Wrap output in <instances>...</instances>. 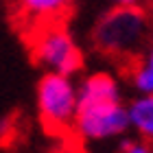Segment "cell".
Segmentation results:
<instances>
[{"instance_id":"6da1fadb","label":"cell","mask_w":153,"mask_h":153,"mask_svg":"<svg viewBox=\"0 0 153 153\" xmlns=\"http://www.w3.org/2000/svg\"><path fill=\"white\" fill-rule=\"evenodd\" d=\"M149 11L140 4H116L107 9L90 29L88 42L99 57L116 66L129 55L142 53L151 44Z\"/></svg>"},{"instance_id":"7a4b0ae2","label":"cell","mask_w":153,"mask_h":153,"mask_svg":"<svg viewBox=\"0 0 153 153\" xmlns=\"http://www.w3.org/2000/svg\"><path fill=\"white\" fill-rule=\"evenodd\" d=\"M74 125L83 136L90 138H105L112 134H120L129 125V114L114 103V105H101L88 112L74 114Z\"/></svg>"},{"instance_id":"3957f363","label":"cell","mask_w":153,"mask_h":153,"mask_svg":"<svg viewBox=\"0 0 153 153\" xmlns=\"http://www.w3.org/2000/svg\"><path fill=\"white\" fill-rule=\"evenodd\" d=\"M118 103V94H116V83L107 72H96L92 76H88L85 83L81 88V96L76 101L74 114L79 112H88V109L101 107V105H114Z\"/></svg>"},{"instance_id":"277c9868","label":"cell","mask_w":153,"mask_h":153,"mask_svg":"<svg viewBox=\"0 0 153 153\" xmlns=\"http://www.w3.org/2000/svg\"><path fill=\"white\" fill-rule=\"evenodd\" d=\"M31 136V120L24 109H11L0 118V151H18Z\"/></svg>"},{"instance_id":"5b68a950","label":"cell","mask_w":153,"mask_h":153,"mask_svg":"<svg viewBox=\"0 0 153 153\" xmlns=\"http://www.w3.org/2000/svg\"><path fill=\"white\" fill-rule=\"evenodd\" d=\"M131 120L140 129L142 138H151L153 140V94L142 101H136L131 105Z\"/></svg>"},{"instance_id":"8992f818","label":"cell","mask_w":153,"mask_h":153,"mask_svg":"<svg viewBox=\"0 0 153 153\" xmlns=\"http://www.w3.org/2000/svg\"><path fill=\"white\" fill-rule=\"evenodd\" d=\"M26 7L35 11H44V9H51V7H57V4H64V2H70V0H22Z\"/></svg>"},{"instance_id":"52a82bcc","label":"cell","mask_w":153,"mask_h":153,"mask_svg":"<svg viewBox=\"0 0 153 153\" xmlns=\"http://www.w3.org/2000/svg\"><path fill=\"white\" fill-rule=\"evenodd\" d=\"M134 83H136L138 88L147 90V92H153V70H142V72L134 79Z\"/></svg>"},{"instance_id":"ba28073f","label":"cell","mask_w":153,"mask_h":153,"mask_svg":"<svg viewBox=\"0 0 153 153\" xmlns=\"http://www.w3.org/2000/svg\"><path fill=\"white\" fill-rule=\"evenodd\" d=\"M116 153H149V149L142 142H134V140H125Z\"/></svg>"},{"instance_id":"9c48e42d","label":"cell","mask_w":153,"mask_h":153,"mask_svg":"<svg viewBox=\"0 0 153 153\" xmlns=\"http://www.w3.org/2000/svg\"><path fill=\"white\" fill-rule=\"evenodd\" d=\"M142 144L149 149V153H153V140H151V138H142Z\"/></svg>"},{"instance_id":"30bf717a","label":"cell","mask_w":153,"mask_h":153,"mask_svg":"<svg viewBox=\"0 0 153 153\" xmlns=\"http://www.w3.org/2000/svg\"><path fill=\"white\" fill-rule=\"evenodd\" d=\"M147 11H149L151 16H153V4H149V7H147Z\"/></svg>"},{"instance_id":"8fae6325","label":"cell","mask_w":153,"mask_h":153,"mask_svg":"<svg viewBox=\"0 0 153 153\" xmlns=\"http://www.w3.org/2000/svg\"><path fill=\"white\" fill-rule=\"evenodd\" d=\"M149 64H151V70H153V55H151V59H149Z\"/></svg>"},{"instance_id":"7c38bea8","label":"cell","mask_w":153,"mask_h":153,"mask_svg":"<svg viewBox=\"0 0 153 153\" xmlns=\"http://www.w3.org/2000/svg\"><path fill=\"white\" fill-rule=\"evenodd\" d=\"M149 4H153V0H149Z\"/></svg>"}]
</instances>
